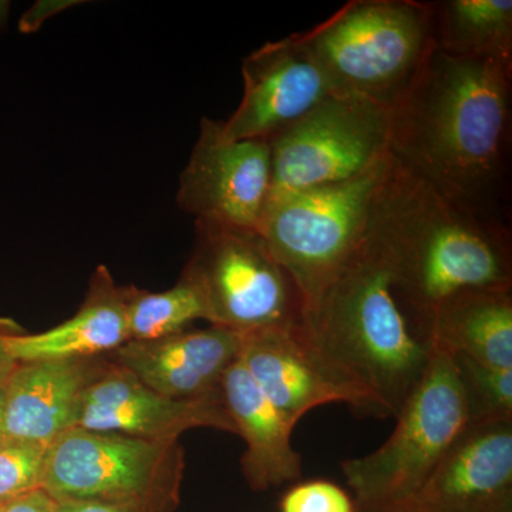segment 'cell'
<instances>
[{
  "label": "cell",
  "instance_id": "21",
  "mask_svg": "<svg viewBox=\"0 0 512 512\" xmlns=\"http://www.w3.org/2000/svg\"><path fill=\"white\" fill-rule=\"evenodd\" d=\"M128 342H147L175 335L195 320H207L200 291L181 276L167 291L153 293L126 288Z\"/></svg>",
  "mask_w": 512,
  "mask_h": 512
},
{
  "label": "cell",
  "instance_id": "15",
  "mask_svg": "<svg viewBox=\"0 0 512 512\" xmlns=\"http://www.w3.org/2000/svg\"><path fill=\"white\" fill-rule=\"evenodd\" d=\"M244 336L211 325L147 342L124 343L117 365L148 389L171 400H197L218 392L224 373L241 355Z\"/></svg>",
  "mask_w": 512,
  "mask_h": 512
},
{
  "label": "cell",
  "instance_id": "9",
  "mask_svg": "<svg viewBox=\"0 0 512 512\" xmlns=\"http://www.w3.org/2000/svg\"><path fill=\"white\" fill-rule=\"evenodd\" d=\"M221 124L202 117L175 201L195 221L258 231L271 198V146L265 140H227Z\"/></svg>",
  "mask_w": 512,
  "mask_h": 512
},
{
  "label": "cell",
  "instance_id": "16",
  "mask_svg": "<svg viewBox=\"0 0 512 512\" xmlns=\"http://www.w3.org/2000/svg\"><path fill=\"white\" fill-rule=\"evenodd\" d=\"M103 373L89 359L18 363L5 382L2 440L49 446L73 429L84 390Z\"/></svg>",
  "mask_w": 512,
  "mask_h": 512
},
{
  "label": "cell",
  "instance_id": "8",
  "mask_svg": "<svg viewBox=\"0 0 512 512\" xmlns=\"http://www.w3.org/2000/svg\"><path fill=\"white\" fill-rule=\"evenodd\" d=\"M390 110L370 101L330 97L269 140L271 198L338 184L389 156Z\"/></svg>",
  "mask_w": 512,
  "mask_h": 512
},
{
  "label": "cell",
  "instance_id": "3",
  "mask_svg": "<svg viewBox=\"0 0 512 512\" xmlns=\"http://www.w3.org/2000/svg\"><path fill=\"white\" fill-rule=\"evenodd\" d=\"M305 332L372 397L384 419L399 416L426 372L431 345L397 303L392 261L375 222L306 313Z\"/></svg>",
  "mask_w": 512,
  "mask_h": 512
},
{
  "label": "cell",
  "instance_id": "24",
  "mask_svg": "<svg viewBox=\"0 0 512 512\" xmlns=\"http://www.w3.org/2000/svg\"><path fill=\"white\" fill-rule=\"evenodd\" d=\"M355 500L339 485L326 480L306 481L289 488L281 512H355Z\"/></svg>",
  "mask_w": 512,
  "mask_h": 512
},
{
  "label": "cell",
  "instance_id": "27",
  "mask_svg": "<svg viewBox=\"0 0 512 512\" xmlns=\"http://www.w3.org/2000/svg\"><path fill=\"white\" fill-rule=\"evenodd\" d=\"M15 329L12 322L0 319V382H3L18 365L5 348V336L10 332H15Z\"/></svg>",
  "mask_w": 512,
  "mask_h": 512
},
{
  "label": "cell",
  "instance_id": "26",
  "mask_svg": "<svg viewBox=\"0 0 512 512\" xmlns=\"http://www.w3.org/2000/svg\"><path fill=\"white\" fill-rule=\"evenodd\" d=\"M57 504L59 512H128L126 507L101 501L62 500L57 501Z\"/></svg>",
  "mask_w": 512,
  "mask_h": 512
},
{
  "label": "cell",
  "instance_id": "10",
  "mask_svg": "<svg viewBox=\"0 0 512 512\" xmlns=\"http://www.w3.org/2000/svg\"><path fill=\"white\" fill-rule=\"evenodd\" d=\"M173 444L73 427L47 446L40 488L57 501L127 508L146 497Z\"/></svg>",
  "mask_w": 512,
  "mask_h": 512
},
{
  "label": "cell",
  "instance_id": "13",
  "mask_svg": "<svg viewBox=\"0 0 512 512\" xmlns=\"http://www.w3.org/2000/svg\"><path fill=\"white\" fill-rule=\"evenodd\" d=\"M397 512H512V420L468 424Z\"/></svg>",
  "mask_w": 512,
  "mask_h": 512
},
{
  "label": "cell",
  "instance_id": "23",
  "mask_svg": "<svg viewBox=\"0 0 512 512\" xmlns=\"http://www.w3.org/2000/svg\"><path fill=\"white\" fill-rule=\"evenodd\" d=\"M46 446L0 441V504L40 488Z\"/></svg>",
  "mask_w": 512,
  "mask_h": 512
},
{
  "label": "cell",
  "instance_id": "1",
  "mask_svg": "<svg viewBox=\"0 0 512 512\" xmlns=\"http://www.w3.org/2000/svg\"><path fill=\"white\" fill-rule=\"evenodd\" d=\"M512 64L434 47L390 110L389 154L448 202L511 227Z\"/></svg>",
  "mask_w": 512,
  "mask_h": 512
},
{
  "label": "cell",
  "instance_id": "29",
  "mask_svg": "<svg viewBox=\"0 0 512 512\" xmlns=\"http://www.w3.org/2000/svg\"><path fill=\"white\" fill-rule=\"evenodd\" d=\"M355 512H397L392 507H360L356 505Z\"/></svg>",
  "mask_w": 512,
  "mask_h": 512
},
{
  "label": "cell",
  "instance_id": "30",
  "mask_svg": "<svg viewBox=\"0 0 512 512\" xmlns=\"http://www.w3.org/2000/svg\"><path fill=\"white\" fill-rule=\"evenodd\" d=\"M8 3L0 2V28H2L3 23H5L6 18H8Z\"/></svg>",
  "mask_w": 512,
  "mask_h": 512
},
{
  "label": "cell",
  "instance_id": "19",
  "mask_svg": "<svg viewBox=\"0 0 512 512\" xmlns=\"http://www.w3.org/2000/svg\"><path fill=\"white\" fill-rule=\"evenodd\" d=\"M429 342L453 356L512 369V289H480L448 299L434 316Z\"/></svg>",
  "mask_w": 512,
  "mask_h": 512
},
{
  "label": "cell",
  "instance_id": "22",
  "mask_svg": "<svg viewBox=\"0 0 512 512\" xmlns=\"http://www.w3.org/2000/svg\"><path fill=\"white\" fill-rule=\"evenodd\" d=\"M453 359L463 387L468 424L512 420V369H498L463 356Z\"/></svg>",
  "mask_w": 512,
  "mask_h": 512
},
{
  "label": "cell",
  "instance_id": "28",
  "mask_svg": "<svg viewBox=\"0 0 512 512\" xmlns=\"http://www.w3.org/2000/svg\"><path fill=\"white\" fill-rule=\"evenodd\" d=\"M8 379V377H6ZM0 382V441H2L3 434V400H5V382Z\"/></svg>",
  "mask_w": 512,
  "mask_h": 512
},
{
  "label": "cell",
  "instance_id": "11",
  "mask_svg": "<svg viewBox=\"0 0 512 512\" xmlns=\"http://www.w3.org/2000/svg\"><path fill=\"white\" fill-rule=\"evenodd\" d=\"M239 360L292 429L311 410L330 403L384 419L372 397L312 345L303 326L244 335Z\"/></svg>",
  "mask_w": 512,
  "mask_h": 512
},
{
  "label": "cell",
  "instance_id": "5",
  "mask_svg": "<svg viewBox=\"0 0 512 512\" xmlns=\"http://www.w3.org/2000/svg\"><path fill=\"white\" fill-rule=\"evenodd\" d=\"M392 167L389 154L350 180L269 202L258 232L295 279L305 316L365 238Z\"/></svg>",
  "mask_w": 512,
  "mask_h": 512
},
{
  "label": "cell",
  "instance_id": "12",
  "mask_svg": "<svg viewBox=\"0 0 512 512\" xmlns=\"http://www.w3.org/2000/svg\"><path fill=\"white\" fill-rule=\"evenodd\" d=\"M242 79L241 103L221 124L227 140H272L333 97L301 32L265 43L245 57Z\"/></svg>",
  "mask_w": 512,
  "mask_h": 512
},
{
  "label": "cell",
  "instance_id": "25",
  "mask_svg": "<svg viewBox=\"0 0 512 512\" xmlns=\"http://www.w3.org/2000/svg\"><path fill=\"white\" fill-rule=\"evenodd\" d=\"M0 512H59V504L52 495L37 488L28 494L0 504Z\"/></svg>",
  "mask_w": 512,
  "mask_h": 512
},
{
  "label": "cell",
  "instance_id": "20",
  "mask_svg": "<svg viewBox=\"0 0 512 512\" xmlns=\"http://www.w3.org/2000/svg\"><path fill=\"white\" fill-rule=\"evenodd\" d=\"M433 39L447 56L512 64V2H433Z\"/></svg>",
  "mask_w": 512,
  "mask_h": 512
},
{
  "label": "cell",
  "instance_id": "6",
  "mask_svg": "<svg viewBox=\"0 0 512 512\" xmlns=\"http://www.w3.org/2000/svg\"><path fill=\"white\" fill-rule=\"evenodd\" d=\"M394 420L382 446L340 463L360 507H396L409 500L466 430V400L450 353L431 345L426 372Z\"/></svg>",
  "mask_w": 512,
  "mask_h": 512
},
{
  "label": "cell",
  "instance_id": "18",
  "mask_svg": "<svg viewBox=\"0 0 512 512\" xmlns=\"http://www.w3.org/2000/svg\"><path fill=\"white\" fill-rule=\"evenodd\" d=\"M128 342L126 289L107 268L94 272L89 293L73 318L36 335L10 332L5 348L16 363L92 359Z\"/></svg>",
  "mask_w": 512,
  "mask_h": 512
},
{
  "label": "cell",
  "instance_id": "17",
  "mask_svg": "<svg viewBox=\"0 0 512 512\" xmlns=\"http://www.w3.org/2000/svg\"><path fill=\"white\" fill-rule=\"evenodd\" d=\"M220 396L235 434L247 444L242 468L256 491L298 481L302 457L292 446V427L249 375L241 360L222 376Z\"/></svg>",
  "mask_w": 512,
  "mask_h": 512
},
{
  "label": "cell",
  "instance_id": "2",
  "mask_svg": "<svg viewBox=\"0 0 512 512\" xmlns=\"http://www.w3.org/2000/svg\"><path fill=\"white\" fill-rule=\"evenodd\" d=\"M373 222L392 261L394 296L424 342L448 299L512 289L511 227L461 210L394 160Z\"/></svg>",
  "mask_w": 512,
  "mask_h": 512
},
{
  "label": "cell",
  "instance_id": "7",
  "mask_svg": "<svg viewBox=\"0 0 512 512\" xmlns=\"http://www.w3.org/2000/svg\"><path fill=\"white\" fill-rule=\"evenodd\" d=\"M184 278L200 291L208 322L239 335L305 328V303L295 279L254 229L195 221Z\"/></svg>",
  "mask_w": 512,
  "mask_h": 512
},
{
  "label": "cell",
  "instance_id": "14",
  "mask_svg": "<svg viewBox=\"0 0 512 512\" xmlns=\"http://www.w3.org/2000/svg\"><path fill=\"white\" fill-rule=\"evenodd\" d=\"M74 427L168 443L197 427L235 433L220 390L202 399L171 400L120 367L103 373L84 390Z\"/></svg>",
  "mask_w": 512,
  "mask_h": 512
},
{
  "label": "cell",
  "instance_id": "4",
  "mask_svg": "<svg viewBox=\"0 0 512 512\" xmlns=\"http://www.w3.org/2000/svg\"><path fill=\"white\" fill-rule=\"evenodd\" d=\"M301 36L333 96L392 110L436 47L433 2L352 0Z\"/></svg>",
  "mask_w": 512,
  "mask_h": 512
}]
</instances>
